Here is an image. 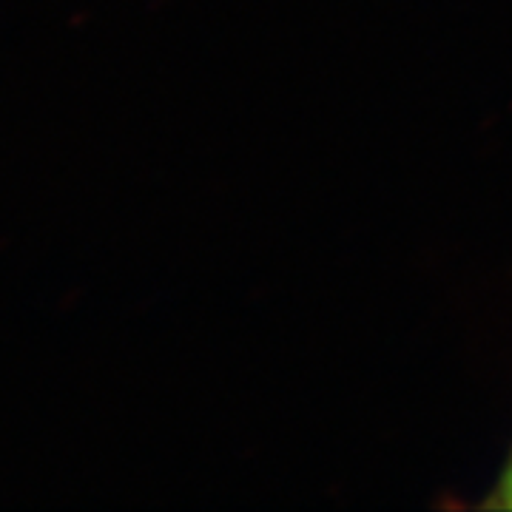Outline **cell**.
<instances>
[{"instance_id": "6da1fadb", "label": "cell", "mask_w": 512, "mask_h": 512, "mask_svg": "<svg viewBox=\"0 0 512 512\" xmlns=\"http://www.w3.org/2000/svg\"><path fill=\"white\" fill-rule=\"evenodd\" d=\"M493 504L495 507H510L512 510V458L510 464H507V470H504V476H501V481H498Z\"/></svg>"}]
</instances>
